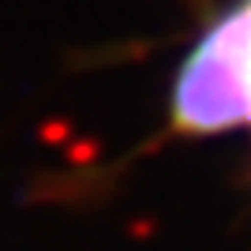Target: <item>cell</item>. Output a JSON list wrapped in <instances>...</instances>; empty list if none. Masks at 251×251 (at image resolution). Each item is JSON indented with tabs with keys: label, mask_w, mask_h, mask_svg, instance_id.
Returning <instances> with one entry per match:
<instances>
[{
	"label": "cell",
	"mask_w": 251,
	"mask_h": 251,
	"mask_svg": "<svg viewBox=\"0 0 251 251\" xmlns=\"http://www.w3.org/2000/svg\"><path fill=\"white\" fill-rule=\"evenodd\" d=\"M251 124V0L218 15L188 49L173 83V127L221 135Z\"/></svg>",
	"instance_id": "6da1fadb"
}]
</instances>
